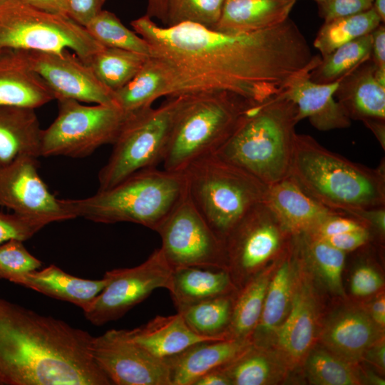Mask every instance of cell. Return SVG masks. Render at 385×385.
I'll return each mask as SVG.
<instances>
[{
    "instance_id": "25",
    "label": "cell",
    "mask_w": 385,
    "mask_h": 385,
    "mask_svg": "<svg viewBox=\"0 0 385 385\" xmlns=\"http://www.w3.org/2000/svg\"><path fill=\"white\" fill-rule=\"evenodd\" d=\"M295 0H225L213 30L232 34L265 30L283 23Z\"/></svg>"
},
{
    "instance_id": "32",
    "label": "cell",
    "mask_w": 385,
    "mask_h": 385,
    "mask_svg": "<svg viewBox=\"0 0 385 385\" xmlns=\"http://www.w3.org/2000/svg\"><path fill=\"white\" fill-rule=\"evenodd\" d=\"M270 272L271 269L268 268L257 273L242 287L235 298L230 324L226 333L227 339L250 342L262 314L272 277Z\"/></svg>"
},
{
    "instance_id": "59",
    "label": "cell",
    "mask_w": 385,
    "mask_h": 385,
    "mask_svg": "<svg viewBox=\"0 0 385 385\" xmlns=\"http://www.w3.org/2000/svg\"><path fill=\"white\" fill-rule=\"evenodd\" d=\"M295 1H297V0H295Z\"/></svg>"
},
{
    "instance_id": "35",
    "label": "cell",
    "mask_w": 385,
    "mask_h": 385,
    "mask_svg": "<svg viewBox=\"0 0 385 385\" xmlns=\"http://www.w3.org/2000/svg\"><path fill=\"white\" fill-rule=\"evenodd\" d=\"M149 56L115 48L105 47L88 64L101 82L113 93L130 81Z\"/></svg>"
},
{
    "instance_id": "29",
    "label": "cell",
    "mask_w": 385,
    "mask_h": 385,
    "mask_svg": "<svg viewBox=\"0 0 385 385\" xmlns=\"http://www.w3.org/2000/svg\"><path fill=\"white\" fill-rule=\"evenodd\" d=\"M274 276L271 277L266 292L262 314L254 330L252 344L267 347L287 315L292 302L296 260L286 254Z\"/></svg>"
},
{
    "instance_id": "21",
    "label": "cell",
    "mask_w": 385,
    "mask_h": 385,
    "mask_svg": "<svg viewBox=\"0 0 385 385\" xmlns=\"http://www.w3.org/2000/svg\"><path fill=\"white\" fill-rule=\"evenodd\" d=\"M265 202L292 236L310 232L337 212L307 194L289 175L267 187Z\"/></svg>"
},
{
    "instance_id": "37",
    "label": "cell",
    "mask_w": 385,
    "mask_h": 385,
    "mask_svg": "<svg viewBox=\"0 0 385 385\" xmlns=\"http://www.w3.org/2000/svg\"><path fill=\"white\" fill-rule=\"evenodd\" d=\"M371 34L345 43L322 58L310 73V79L319 83L334 82L371 58Z\"/></svg>"
},
{
    "instance_id": "5",
    "label": "cell",
    "mask_w": 385,
    "mask_h": 385,
    "mask_svg": "<svg viewBox=\"0 0 385 385\" xmlns=\"http://www.w3.org/2000/svg\"><path fill=\"white\" fill-rule=\"evenodd\" d=\"M297 111L283 92L252 105L215 153L266 185L289 175Z\"/></svg>"
},
{
    "instance_id": "33",
    "label": "cell",
    "mask_w": 385,
    "mask_h": 385,
    "mask_svg": "<svg viewBox=\"0 0 385 385\" xmlns=\"http://www.w3.org/2000/svg\"><path fill=\"white\" fill-rule=\"evenodd\" d=\"M167 87L161 66L149 56L135 77L114 95L118 107L131 113L152 106L156 99L166 97Z\"/></svg>"
},
{
    "instance_id": "20",
    "label": "cell",
    "mask_w": 385,
    "mask_h": 385,
    "mask_svg": "<svg viewBox=\"0 0 385 385\" xmlns=\"http://www.w3.org/2000/svg\"><path fill=\"white\" fill-rule=\"evenodd\" d=\"M381 338L382 328L368 312L359 309L334 315L321 335L327 349L354 364L364 359L367 350Z\"/></svg>"
},
{
    "instance_id": "31",
    "label": "cell",
    "mask_w": 385,
    "mask_h": 385,
    "mask_svg": "<svg viewBox=\"0 0 385 385\" xmlns=\"http://www.w3.org/2000/svg\"><path fill=\"white\" fill-rule=\"evenodd\" d=\"M294 250L332 292L344 294L342 272L346 254L309 233L293 236Z\"/></svg>"
},
{
    "instance_id": "11",
    "label": "cell",
    "mask_w": 385,
    "mask_h": 385,
    "mask_svg": "<svg viewBox=\"0 0 385 385\" xmlns=\"http://www.w3.org/2000/svg\"><path fill=\"white\" fill-rule=\"evenodd\" d=\"M155 232L161 238L160 248L173 269L195 267L227 270L225 242L187 195Z\"/></svg>"
},
{
    "instance_id": "9",
    "label": "cell",
    "mask_w": 385,
    "mask_h": 385,
    "mask_svg": "<svg viewBox=\"0 0 385 385\" xmlns=\"http://www.w3.org/2000/svg\"><path fill=\"white\" fill-rule=\"evenodd\" d=\"M104 48L66 15L41 11L21 0L0 3V51L71 50L88 63Z\"/></svg>"
},
{
    "instance_id": "47",
    "label": "cell",
    "mask_w": 385,
    "mask_h": 385,
    "mask_svg": "<svg viewBox=\"0 0 385 385\" xmlns=\"http://www.w3.org/2000/svg\"><path fill=\"white\" fill-rule=\"evenodd\" d=\"M106 0H66V16L86 26L100 11Z\"/></svg>"
},
{
    "instance_id": "58",
    "label": "cell",
    "mask_w": 385,
    "mask_h": 385,
    "mask_svg": "<svg viewBox=\"0 0 385 385\" xmlns=\"http://www.w3.org/2000/svg\"><path fill=\"white\" fill-rule=\"evenodd\" d=\"M5 1V0H0V3L3 2V1Z\"/></svg>"
},
{
    "instance_id": "16",
    "label": "cell",
    "mask_w": 385,
    "mask_h": 385,
    "mask_svg": "<svg viewBox=\"0 0 385 385\" xmlns=\"http://www.w3.org/2000/svg\"><path fill=\"white\" fill-rule=\"evenodd\" d=\"M0 206L48 224L73 219L48 190L38 173L37 158L31 156L0 166Z\"/></svg>"
},
{
    "instance_id": "17",
    "label": "cell",
    "mask_w": 385,
    "mask_h": 385,
    "mask_svg": "<svg viewBox=\"0 0 385 385\" xmlns=\"http://www.w3.org/2000/svg\"><path fill=\"white\" fill-rule=\"evenodd\" d=\"M310 73L294 77L283 92L296 106L298 122L308 118L315 128L323 131L349 127L351 120L335 99L344 76L332 83H319L310 79Z\"/></svg>"
},
{
    "instance_id": "43",
    "label": "cell",
    "mask_w": 385,
    "mask_h": 385,
    "mask_svg": "<svg viewBox=\"0 0 385 385\" xmlns=\"http://www.w3.org/2000/svg\"><path fill=\"white\" fill-rule=\"evenodd\" d=\"M363 227H366L357 219L336 212L324 218L314 230L308 233L320 238H324Z\"/></svg>"
},
{
    "instance_id": "54",
    "label": "cell",
    "mask_w": 385,
    "mask_h": 385,
    "mask_svg": "<svg viewBox=\"0 0 385 385\" xmlns=\"http://www.w3.org/2000/svg\"><path fill=\"white\" fill-rule=\"evenodd\" d=\"M168 0H148L147 12L151 19H159L164 25L166 24V10Z\"/></svg>"
},
{
    "instance_id": "50",
    "label": "cell",
    "mask_w": 385,
    "mask_h": 385,
    "mask_svg": "<svg viewBox=\"0 0 385 385\" xmlns=\"http://www.w3.org/2000/svg\"><path fill=\"white\" fill-rule=\"evenodd\" d=\"M27 4L51 14L66 16V0H21Z\"/></svg>"
},
{
    "instance_id": "39",
    "label": "cell",
    "mask_w": 385,
    "mask_h": 385,
    "mask_svg": "<svg viewBox=\"0 0 385 385\" xmlns=\"http://www.w3.org/2000/svg\"><path fill=\"white\" fill-rule=\"evenodd\" d=\"M85 28L103 47L120 48L150 56V48L145 40L124 26L113 12L102 10Z\"/></svg>"
},
{
    "instance_id": "15",
    "label": "cell",
    "mask_w": 385,
    "mask_h": 385,
    "mask_svg": "<svg viewBox=\"0 0 385 385\" xmlns=\"http://www.w3.org/2000/svg\"><path fill=\"white\" fill-rule=\"evenodd\" d=\"M23 51L31 68L43 80L55 99L118 106L114 93L74 52Z\"/></svg>"
},
{
    "instance_id": "36",
    "label": "cell",
    "mask_w": 385,
    "mask_h": 385,
    "mask_svg": "<svg viewBox=\"0 0 385 385\" xmlns=\"http://www.w3.org/2000/svg\"><path fill=\"white\" fill-rule=\"evenodd\" d=\"M235 299L231 294L212 298L179 312L188 327L197 334L225 338Z\"/></svg>"
},
{
    "instance_id": "44",
    "label": "cell",
    "mask_w": 385,
    "mask_h": 385,
    "mask_svg": "<svg viewBox=\"0 0 385 385\" xmlns=\"http://www.w3.org/2000/svg\"><path fill=\"white\" fill-rule=\"evenodd\" d=\"M382 284L381 277L374 267L361 265L355 270L351 277V291L356 296H367L379 290Z\"/></svg>"
},
{
    "instance_id": "51",
    "label": "cell",
    "mask_w": 385,
    "mask_h": 385,
    "mask_svg": "<svg viewBox=\"0 0 385 385\" xmlns=\"http://www.w3.org/2000/svg\"><path fill=\"white\" fill-rule=\"evenodd\" d=\"M193 385H231V383L219 367L200 376Z\"/></svg>"
},
{
    "instance_id": "38",
    "label": "cell",
    "mask_w": 385,
    "mask_h": 385,
    "mask_svg": "<svg viewBox=\"0 0 385 385\" xmlns=\"http://www.w3.org/2000/svg\"><path fill=\"white\" fill-rule=\"evenodd\" d=\"M305 371L311 384L357 385L362 378L351 364L327 349H310L305 357Z\"/></svg>"
},
{
    "instance_id": "12",
    "label": "cell",
    "mask_w": 385,
    "mask_h": 385,
    "mask_svg": "<svg viewBox=\"0 0 385 385\" xmlns=\"http://www.w3.org/2000/svg\"><path fill=\"white\" fill-rule=\"evenodd\" d=\"M291 237L265 202L252 208L225 240L227 270L233 283L245 285L282 252Z\"/></svg>"
},
{
    "instance_id": "14",
    "label": "cell",
    "mask_w": 385,
    "mask_h": 385,
    "mask_svg": "<svg viewBox=\"0 0 385 385\" xmlns=\"http://www.w3.org/2000/svg\"><path fill=\"white\" fill-rule=\"evenodd\" d=\"M92 356L112 384L171 385L168 367L130 340L124 329L93 337Z\"/></svg>"
},
{
    "instance_id": "49",
    "label": "cell",
    "mask_w": 385,
    "mask_h": 385,
    "mask_svg": "<svg viewBox=\"0 0 385 385\" xmlns=\"http://www.w3.org/2000/svg\"><path fill=\"white\" fill-rule=\"evenodd\" d=\"M371 58L378 69L385 71V27L380 24L372 33Z\"/></svg>"
},
{
    "instance_id": "55",
    "label": "cell",
    "mask_w": 385,
    "mask_h": 385,
    "mask_svg": "<svg viewBox=\"0 0 385 385\" xmlns=\"http://www.w3.org/2000/svg\"><path fill=\"white\" fill-rule=\"evenodd\" d=\"M379 140L383 149H385V120H371L364 123Z\"/></svg>"
},
{
    "instance_id": "30",
    "label": "cell",
    "mask_w": 385,
    "mask_h": 385,
    "mask_svg": "<svg viewBox=\"0 0 385 385\" xmlns=\"http://www.w3.org/2000/svg\"><path fill=\"white\" fill-rule=\"evenodd\" d=\"M288 366L277 352L251 343L234 359L220 368L231 385H267L279 382Z\"/></svg>"
},
{
    "instance_id": "6",
    "label": "cell",
    "mask_w": 385,
    "mask_h": 385,
    "mask_svg": "<svg viewBox=\"0 0 385 385\" xmlns=\"http://www.w3.org/2000/svg\"><path fill=\"white\" fill-rule=\"evenodd\" d=\"M183 172L188 197L224 242L252 208L265 202L268 186L216 153L196 159Z\"/></svg>"
},
{
    "instance_id": "56",
    "label": "cell",
    "mask_w": 385,
    "mask_h": 385,
    "mask_svg": "<svg viewBox=\"0 0 385 385\" xmlns=\"http://www.w3.org/2000/svg\"><path fill=\"white\" fill-rule=\"evenodd\" d=\"M373 8L379 16L381 22L385 21V0H374Z\"/></svg>"
},
{
    "instance_id": "18",
    "label": "cell",
    "mask_w": 385,
    "mask_h": 385,
    "mask_svg": "<svg viewBox=\"0 0 385 385\" xmlns=\"http://www.w3.org/2000/svg\"><path fill=\"white\" fill-rule=\"evenodd\" d=\"M335 97L350 120H385V71L369 58L342 78Z\"/></svg>"
},
{
    "instance_id": "3",
    "label": "cell",
    "mask_w": 385,
    "mask_h": 385,
    "mask_svg": "<svg viewBox=\"0 0 385 385\" xmlns=\"http://www.w3.org/2000/svg\"><path fill=\"white\" fill-rule=\"evenodd\" d=\"M384 162H353L306 134L295 133L289 176L309 196L340 213L385 205Z\"/></svg>"
},
{
    "instance_id": "41",
    "label": "cell",
    "mask_w": 385,
    "mask_h": 385,
    "mask_svg": "<svg viewBox=\"0 0 385 385\" xmlns=\"http://www.w3.org/2000/svg\"><path fill=\"white\" fill-rule=\"evenodd\" d=\"M41 265L21 240L12 239L0 245V279L15 283L20 277L38 270Z\"/></svg>"
},
{
    "instance_id": "7",
    "label": "cell",
    "mask_w": 385,
    "mask_h": 385,
    "mask_svg": "<svg viewBox=\"0 0 385 385\" xmlns=\"http://www.w3.org/2000/svg\"><path fill=\"white\" fill-rule=\"evenodd\" d=\"M187 96L162 163L170 171L183 172L196 159L216 153L257 103L224 91Z\"/></svg>"
},
{
    "instance_id": "34",
    "label": "cell",
    "mask_w": 385,
    "mask_h": 385,
    "mask_svg": "<svg viewBox=\"0 0 385 385\" xmlns=\"http://www.w3.org/2000/svg\"><path fill=\"white\" fill-rule=\"evenodd\" d=\"M381 23L373 6L363 12L324 21L313 45L323 58L338 47L371 34Z\"/></svg>"
},
{
    "instance_id": "13",
    "label": "cell",
    "mask_w": 385,
    "mask_h": 385,
    "mask_svg": "<svg viewBox=\"0 0 385 385\" xmlns=\"http://www.w3.org/2000/svg\"><path fill=\"white\" fill-rule=\"evenodd\" d=\"M173 269L160 248L143 263L105 273L108 283L88 310L86 319L95 326L117 320L148 298L156 289H170Z\"/></svg>"
},
{
    "instance_id": "10",
    "label": "cell",
    "mask_w": 385,
    "mask_h": 385,
    "mask_svg": "<svg viewBox=\"0 0 385 385\" xmlns=\"http://www.w3.org/2000/svg\"><path fill=\"white\" fill-rule=\"evenodd\" d=\"M53 122L41 131V156L86 157L99 147L113 144L129 114L117 106H84L58 99Z\"/></svg>"
},
{
    "instance_id": "24",
    "label": "cell",
    "mask_w": 385,
    "mask_h": 385,
    "mask_svg": "<svg viewBox=\"0 0 385 385\" xmlns=\"http://www.w3.org/2000/svg\"><path fill=\"white\" fill-rule=\"evenodd\" d=\"M127 337L151 355L164 359L195 344L225 338H211L195 333L181 314L156 316L146 324L124 329Z\"/></svg>"
},
{
    "instance_id": "22",
    "label": "cell",
    "mask_w": 385,
    "mask_h": 385,
    "mask_svg": "<svg viewBox=\"0 0 385 385\" xmlns=\"http://www.w3.org/2000/svg\"><path fill=\"white\" fill-rule=\"evenodd\" d=\"M54 99L48 86L31 68L23 50L0 51V106L35 109Z\"/></svg>"
},
{
    "instance_id": "19",
    "label": "cell",
    "mask_w": 385,
    "mask_h": 385,
    "mask_svg": "<svg viewBox=\"0 0 385 385\" xmlns=\"http://www.w3.org/2000/svg\"><path fill=\"white\" fill-rule=\"evenodd\" d=\"M317 329V304L306 282L294 277L289 311L276 331L277 352L289 366L296 365L311 349Z\"/></svg>"
},
{
    "instance_id": "8",
    "label": "cell",
    "mask_w": 385,
    "mask_h": 385,
    "mask_svg": "<svg viewBox=\"0 0 385 385\" xmlns=\"http://www.w3.org/2000/svg\"><path fill=\"white\" fill-rule=\"evenodd\" d=\"M187 95L168 98L158 108L129 113L114 142L111 155L98 173V190L131 174L163 163L172 132Z\"/></svg>"
},
{
    "instance_id": "28",
    "label": "cell",
    "mask_w": 385,
    "mask_h": 385,
    "mask_svg": "<svg viewBox=\"0 0 385 385\" xmlns=\"http://www.w3.org/2000/svg\"><path fill=\"white\" fill-rule=\"evenodd\" d=\"M235 287L226 270L185 267L173 269L168 291L179 312L200 302L230 294Z\"/></svg>"
},
{
    "instance_id": "27",
    "label": "cell",
    "mask_w": 385,
    "mask_h": 385,
    "mask_svg": "<svg viewBox=\"0 0 385 385\" xmlns=\"http://www.w3.org/2000/svg\"><path fill=\"white\" fill-rule=\"evenodd\" d=\"M41 131L34 109L0 106V166L21 156H41Z\"/></svg>"
},
{
    "instance_id": "2",
    "label": "cell",
    "mask_w": 385,
    "mask_h": 385,
    "mask_svg": "<svg viewBox=\"0 0 385 385\" xmlns=\"http://www.w3.org/2000/svg\"><path fill=\"white\" fill-rule=\"evenodd\" d=\"M93 336L0 298V385H111Z\"/></svg>"
},
{
    "instance_id": "4",
    "label": "cell",
    "mask_w": 385,
    "mask_h": 385,
    "mask_svg": "<svg viewBox=\"0 0 385 385\" xmlns=\"http://www.w3.org/2000/svg\"><path fill=\"white\" fill-rule=\"evenodd\" d=\"M186 195L183 172L151 168L88 197L59 200L73 218L105 224L132 222L156 231Z\"/></svg>"
},
{
    "instance_id": "40",
    "label": "cell",
    "mask_w": 385,
    "mask_h": 385,
    "mask_svg": "<svg viewBox=\"0 0 385 385\" xmlns=\"http://www.w3.org/2000/svg\"><path fill=\"white\" fill-rule=\"evenodd\" d=\"M225 0H168L166 24L192 23L210 29L217 25Z\"/></svg>"
},
{
    "instance_id": "26",
    "label": "cell",
    "mask_w": 385,
    "mask_h": 385,
    "mask_svg": "<svg viewBox=\"0 0 385 385\" xmlns=\"http://www.w3.org/2000/svg\"><path fill=\"white\" fill-rule=\"evenodd\" d=\"M107 283L105 275L101 279H83L51 265L41 270H36L24 274L14 284L72 303L84 312Z\"/></svg>"
},
{
    "instance_id": "45",
    "label": "cell",
    "mask_w": 385,
    "mask_h": 385,
    "mask_svg": "<svg viewBox=\"0 0 385 385\" xmlns=\"http://www.w3.org/2000/svg\"><path fill=\"white\" fill-rule=\"evenodd\" d=\"M374 0H329L319 6L324 21L358 14L369 10L373 6Z\"/></svg>"
},
{
    "instance_id": "53",
    "label": "cell",
    "mask_w": 385,
    "mask_h": 385,
    "mask_svg": "<svg viewBox=\"0 0 385 385\" xmlns=\"http://www.w3.org/2000/svg\"><path fill=\"white\" fill-rule=\"evenodd\" d=\"M369 314L373 321L381 328L385 325V298L384 295H380L371 304Z\"/></svg>"
},
{
    "instance_id": "48",
    "label": "cell",
    "mask_w": 385,
    "mask_h": 385,
    "mask_svg": "<svg viewBox=\"0 0 385 385\" xmlns=\"http://www.w3.org/2000/svg\"><path fill=\"white\" fill-rule=\"evenodd\" d=\"M345 215L359 220L371 233L373 231L381 238L384 237L385 234V205L354 210Z\"/></svg>"
},
{
    "instance_id": "46",
    "label": "cell",
    "mask_w": 385,
    "mask_h": 385,
    "mask_svg": "<svg viewBox=\"0 0 385 385\" xmlns=\"http://www.w3.org/2000/svg\"><path fill=\"white\" fill-rule=\"evenodd\" d=\"M371 232L363 227L321 239L334 248L347 253L366 245L371 241Z\"/></svg>"
},
{
    "instance_id": "52",
    "label": "cell",
    "mask_w": 385,
    "mask_h": 385,
    "mask_svg": "<svg viewBox=\"0 0 385 385\" xmlns=\"http://www.w3.org/2000/svg\"><path fill=\"white\" fill-rule=\"evenodd\" d=\"M385 346L384 337L372 345L366 352L364 359H366L379 369L385 368Z\"/></svg>"
},
{
    "instance_id": "23",
    "label": "cell",
    "mask_w": 385,
    "mask_h": 385,
    "mask_svg": "<svg viewBox=\"0 0 385 385\" xmlns=\"http://www.w3.org/2000/svg\"><path fill=\"white\" fill-rule=\"evenodd\" d=\"M250 344L234 339L205 341L164 359L171 385H193L200 376L230 362Z\"/></svg>"
},
{
    "instance_id": "42",
    "label": "cell",
    "mask_w": 385,
    "mask_h": 385,
    "mask_svg": "<svg viewBox=\"0 0 385 385\" xmlns=\"http://www.w3.org/2000/svg\"><path fill=\"white\" fill-rule=\"evenodd\" d=\"M44 220L0 211V245L12 239L25 241L45 227Z\"/></svg>"
},
{
    "instance_id": "57",
    "label": "cell",
    "mask_w": 385,
    "mask_h": 385,
    "mask_svg": "<svg viewBox=\"0 0 385 385\" xmlns=\"http://www.w3.org/2000/svg\"><path fill=\"white\" fill-rule=\"evenodd\" d=\"M315 1L319 4V6H321L325 4L329 0H315Z\"/></svg>"
},
{
    "instance_id": "1",
    "label": "cell",
    "mask_w": 385,
    "mask_h": 385,
    "mask_svg": "<svg viewBox=\"0 0 385 385\" xmlns=\"http://www.w3.org/2000/svg\"><path fill=\"white\" fill-rule=\"evenodd\" d=\"M130 24L165 75L167 98L224 91L263 103L284 92L297 76L312 72L322 60L289 18L240 34L192 23L162 27L146 14Z\"/></svg>"
}]
</instances>
